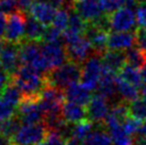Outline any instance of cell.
Instances as JSON below:
<instances>
[{
    "label": "cell",
    "instance_id": "cell-1",
    "mask_svg": "<svg viewBox=\"0 0 146 145\" xmlns=\"http://www.w3.org/2000/svg\"><path fill=\"white\" fill-rule=\"evenodd\" d=\"M12 81L19 88L23 97L38 96L47 83L46 75L28 65H21L12 76Z\"/></svg>",
    "mask_w": 146,
    "mask_h": 145
},
{
    "label": "cell",
    "instance_id": "cell-2",
    "mask_svg": "<svg viewBox=\"0 0 146 145\" xmlns=\"http://www.w3.org/2000/svg\"><path fill=\"white\" fill-rule=\"evenodd\" d=\"M46 79L48 84L64 91L68 85L78 82L81 79L80 64L67 60L61 66L47 72Z\"/></svg>",
    "mask_w": 146,
    "mask_h": 145
},
{
    "label": "cell",
    "instance_id": "cell-3",
    "mask_svg": "<svg viewBox=\"0 0 146 145\" xmlns=\"http://www.w3.org/2000/svg\"><path fill=\"white\" fill-rule=\"evenodd\" d=\"M40 42L24 40L19 43V57L21 65H28L42 74L49 72L48 65L42 53Z\"/></svg>",
    "mask_w": 146,
    "mask_h": 145
},
{
    "label": "cell",
    "instance_id": "cell-4",
    "mask_svg": "<svg viewBox=\"0 0 146 145\" xmlns=\"http://www.w3.org/2000/svg\"><path fill=\"white\" fill-rule=\"evenodd\" d=\"M49 129L43 123L21 124L19 129L11 138L12 145H37L48 134Z\"/></svg>",
    "mask_w": 146,
    "mask_h": 145
},
{
    "label": "cell",
    "instance_id": "cell-5",
    "mask_svg": "<svg viewBox=\"0 0 146 145\" xmlns=\"http://www.w3.org/2000/svg\"><path fill=\"white\" fill-rule=\"evenodd\" d=\"M102 72H104V63L102 60V56L93 53L82 64L80 80L91 91L97 90Z\"/></svg>",
    "mask_w": 146,
    "mask_h": 145
},
{
    "label": "cell",
    "instance_id": "cell-6",
    "mask_svg": "<svg viewBox=\"0 0 146 145\" xmlns=\"http://www.w3.org/2000/svg\"><path fill=\"white\" fill-rule=\"evenodd\" d=\"M38 96L23 97L21 98L17 115L23 124H35L44 122V112L38 104Z\"/></svg>",
    "mask_w": 146,
    "mask_h": 145
},
{
    "label": "cell",
    "instance_id": "cell-7",
    "mask_svg": "<svg viewBox=\"0 0 146 145\" xmlns=\"http://www.w3.org/2000/svg\"><path fill=\"white\" fill-rule=\"evenodd\" d=\"M27 14L21 11L13 12L8 15V24L4 33V42L19 44L25 40Z\"/></svg>",
    "mask_w": 146,
    "mask_h": 145
},
{
    "label": "cell",
    "instance_id": "cell-8",
    "mask_svg": "<svg viewBox=\"0 0 146 145\" xmlns=\"http://www.w3.org/2000/svg\"><path fill=\"white\" fill-rule=\"evenodd\" d=\"M110 30L123 32V31H131L135 27L137 21V13L133 9L123 7L117 11L109 15Z\"/></svg>",
    "mask_w": 146,
    "mask_h": 145
},
{
    "label": "cell",
    "instance_id": "cell-9",
    "mask_svg": "<svg viewBox=\"0 0 146 145\" xmlns=\"http://www.w3.org/2000/svg\"><path fill=\"white\" fill-rule=\"evenodd\" d=\"M64 46L68 60L80 65L83 64L89 59V57L92 56V53H94L91 42L84 34L74 41L73 43H69Z\"/></svg>",
    "mask_w": 146,
    "mask_h": 145
},
{
    "label": "cell",
    "instance_id": "cell-10",
    "mask_svg": "<svg viewBox=\"0 0 146 145\" xmlns=\"http://www.w3.org/2000/svg\"><path fill=\"white\" fill-rule=\"evenodd\" d=\"M42 53L47 62L49 72L64 64L68 60L63 43H44L41 45Z\"/></svg>",
    "mask_w": 146,
    "mask_h": 145
},
{
    "label": "cell",
    "instance_id": "cell-11",
    "mask_svg": "<svg viewBox=\"0 0 146 145\" xmlns=\"http://www.w3.org/2000/svg\"><path fill=\"white\" fill-rule=\"evenodd\" d=\"M109 102L108 98L102 96V94H94L89 104L86 105V113H88V120L93 123L102 124L106 120L110 113Z\"/></svg>",
    "mask_w": 146,
    "mask_h": 145
},
{
    "label": "cell",
    "instance_id": "cell-12",
    "mask_svg": "<svg viewBox=\"0 0 146 145\" xmlns=\"http://www.w3.org/2000/svg\"><path fill=\"white\" fill-rule=\"evenodd\" d=\"M21 65L19 44L5 42L0 53V66H2L12 77Z\"/></svg>",
    "mask_w": 146,
    "mask_h": 145
},
{
    "label": "cell",
    "instance_id": "cell-13",
    "mask_svg": "<svg viewBox=\"0 0 146 145\" xmlns=\"http://www.w3.org/2000/svg\"><path fill=\"white\" fill-rule=\"evenodd\" d=\"M84 35L89 39V41L93 47V53L102 56L108 49V37L109 32L104 29L97 27L92 23H88L86 29L84 31Z\"/></svg>",
    "mask_w": 146,
    "mask_h": 145
},
{
    "label": "cell",
    "instance_id": "cell-14",
    "mask_svg": "<svg viewBox=\"0 0 146 145\" xmlns=\"http://www.w3.org/2000/svg\"><path fill=\"white\" fill-rule=\"evenodd\" d=\"M74 9L86 23H94L106 15L99 0H75Z\"/></svg>",
    "mask_w": 146,
    "mask_h": 145
},
{
    "label": "cell",
    "instance_id": "cell-15",
    "mask_svg": "<svg viewBox=\"0 0 146 145\" xmlns=\"http://www.w3.org/2000/svg\"><path fill=\"white\" fill-rule=\"evenodd\" d=\"M57 13V8L45 0H36L31 7L29 14L45 26H50Z\"/></svg>",
    "mask_w": 146,
    "mask_h": 145
},
{
    "label": "cell",
    "instance_id": "cell-16",
    "mask_svg": "<svg viewBox=\"0 0 146 145\" xmlns=\"http://www.w3.org/2000/svg\"><path fill=\"white\" fill-rule=\"evenodd\" d=\"M135 46V33L131 31L113 32L108 37V49L127 51L128 49Z\"/></svg>",
    "mask_w": 146,
    "mask_h": 145
},
{
    "label": "cell",
    "instance_id": "cell-17",
    "mask_svg": "<svg viewBox=\"0 0 146 145\" xmlns=\"http://www.w3.org/2000/svg\"><path fill=\"white\" fill-rule=\"evenodd\" d=\"M63 92H64V97L67 100L73 101V102H76V104L82 106L88 105L92 96H93L91 94L92 91L88 89L82 82L79 83V81L68 85Z\"/></svg>",
    "mask_w": 146,
    "mask_h": 145
},
{
    "label": "cell",
    "instance_id": "cell-18",
    "mask_svg": "<svg viewBox=\"0 0 146 145\" xmlns=\"http://www.w3.org/2000/svg\"><path fill=\"white\" fill-rule=\"evenodd\" d=\"M62 116L69 124H76L88 118L86 108L82 105L66 100L62 106Z\"/></svg>",
    "mask_w": 146,
    "mask_h": 145
},
{
    "label": "cell",
    "instance_id": "cell-19",
    "mask_svg": "<svg viewBox=\"0 0 146 145\" xmlns=\"http://www.w3.org/2000/svg\"><path fill=\"white\" fill-rule=\"evenodd\" d=\"M97 93L102 94L108 99H113L116 93V72L108 71L104 67V72L97 86Z\"/></svg>",
    "mask_w": 146,
    "mask_h": 145
},
{
    "label": "cell",
    "instance_id": "cell-20",
    "mask_svg": "<svg viewBox=\"0 0 146 145\" xmlns=\"http://www.w3.org/2000/svg\"><path fill=\"white\" fill-rule=\"evenodd\" d=\"M104 67L113 72H118L126 63V53L119 50H107L102 55Z\"/></svg>",
    "mask_w": 146,
    "mask_h": 145
},
{
    "label": "cell",
    "instance_id": "cell-21",
    "mask_svg": "<svg viewBox=\"0 0 146 145\" xmlns=\"http://www.w3.org/2000/svg\"><path fill=\"white\" fill-rule=\"evenodd\" d=\"M46 27L34 17L27 16L26 21V30H25V40L34 41V42H43L44 33Z\"/></svg>",
    "mask_w": 146,
    "mask_h": 145
},
{
    "label": "cell",
    "instance_id": "cell-22",
    "mask_svg": "<svg viewBox=\"0 0 146 145\" xmlns=\"http://www.w3.org/2000/svg\"><path fill=\"white\" fill-rule=\"evenodd\" d=\"M116 89H117V94L121 96L122 100H125L127 102L138 99L140 97L138 88L129 83L128 81L124 80L118 75L116 76Z\"/></svg>",
    "mask_w": 146,
    "mask_h": 145
},
{
    "label": "cell",
    "instance_id": "cell-23",
    "mask_svg": "<svg viewBox=\"0 0 146 145\" xmlns=\"http://www.w3.org/2000/svg\"><path fill=\"white\" fill-rule=\"evenodd\" d=\"M117 74L121 78L128 81L129 83L133 84L137 88H140L143 84L140 69H137V67H134V66L128 64V63H125Z\"/></svg>",
    "mask_w": 146,
    "mask_h": 145
},
{
    "label": "cell",
    "instance_id": "cell-24",
    "mask_svg": "<svg viewBox=\"0 0 146 145\" xmlns=\"http://www.w3.org/2000/svg\"><path fill=\"white\" fill-rule=\"evenodd\" d=\"M83 145H113V143L107 129L97 128L86 137Z\"/></svg>",
    "mask_w": 146,
    "mask_h": 145
},
{
    "label": "cell",
    "instance_id": "cell-25",
    "mask_svg": "<svg viewBox=\"0 0 146 145\" xmlns=\"http://www.w3.org/2000/svg\"><path fill=\"white\" fill-rule=\"evenodd\" d=\"M107 131L112 139L113 145H134V139L124 130L123 125L115 126L113 128L108 129Z\"/></svg>",
    "mask_w": 146,
    "mask_h": 145
},
{
    "label": "cell",
    "instance_id": "cell-26",
    "mask_svg": "<svg viewBox=\"0 0 146 145\" xmlns=\"http://www.w3.org/2000/svg\"><path fill=\"white\" fill-rule=\"evenodd\" d=\"M126 63L137 69H141L146 64V51L139 47H132L126 51Z\"/></svg>",
    "mask_w": 146,
    "mask_h": 145
},
{
    "label": "cell",
    "instance_id": "cell-27",
    "mask_svg": "<svg viewBox=\"0 0 146 145\" xmlns=\"http://www.w3.org/2000/svg\"><path fill=\"white\" fill-rule=\"evenodd\" d=\"M93 126H94V123L91 122L90 120H88V118L79 122V123H76V124H74L72 126L70 137L76 138V139L81 140L83 142L90 133L93 131Z\"/></svg>",
    "mask_w": 146,
    "mask_h": 145
},
{
    "label": "cell",
    "instance_id": "cell-28",
    "mask_svg": "<svg viewBox=\"0 0 146 145\" xmlns=\"http://www.w3.org/2000/svg\"><path fill=\"white\" fill-rule=\"evenodd\" d=\"M21 121L18 115L9 118L7 121L1 122L0 123V132H2L3 134H5L7 137L12 138L15 132L19 129V127L21 126Z\"/></svg>",
    "mask_w": 146,
    "mask_h": 145
},
{
    "label": "cell",
    "instance_id": "cell-29",
    "mask_svg": "<svg viewBox=\"0 0 146 145\" xmlns=\"http://www.w3.org/2000/svg\"><path fill=\"white\" fill-rule=\"evenodd\" d=\"M86 26H88V23L79 15V13H78L74 8L69 9L68 28L74 30V31H77V32L81 33V34H84Z\"/></svg>",
    "mask_w": 146,
    "mask_h": 145
},
{
    "label": "cell",
    "instance_id": "cell-30",
    "mask_svg": "<svg viewBox=\"0 0 146 145\" xmlns=\"http://www.w3.org/2000/svg\"><path fill=\"white\" fill-rule=\"evenodd\" d=\"M129 115L139 121L146 120V104L141 99H134L129 102Z\"/></svg>",
    "mask_w": 146,
    "mask_h": 145
},
{
    "label": "cell",
    "instance_id": "cell-31",
    "mask_svg": "<svg viewBox=\"0 0 146 145\" xmlns=\"http://www.w3.org/2000/svg\"><path fill=\"white\" fill-rule=\"evenodd\" d=\"M51 25L53 27L58 28L59 30H61L62 32L65 31L68 28L69 25V9L60 8L59 10H57L56 16L53 18V21Z\"/></svg>",
    "mask_w": 146,
    "mask_h": 145
},
{
    "label": "cell",
    "instance_id": "cell-32",
    "mask_svg": "<svg viewBox=\"0 0 146 145\" xmlns=\"http://www.w3.org/2000/svg\"><path fill=\"white\" fill-rule=\"evenodd\" d=\"M17 108L18 106L10 102L3 97H0V123L15 116L17 114Z\"/></svg>",
    "mask_w": 146,
    "mask_h": 145
},
{
    "label": "cell",
    "instance_id": "cell-33",
    "mask_svg": "<svg viewBox=\"0 0 146 145\" xmlns=\"http://www.w3.org/2000/svg\"><path fill=\"white\" fill-rule=\"evenodd\" d=\"M62 32L61 30L51 26H47L44 33L43 42L44 43H61L62 42Z\"/></svg>",
    "mask_w": 146,
    "mask_h": 145
},
{
    "label": "cell",
    "instance_id": "cell-34",
    "mask_svg": "<svg viewBox=\"0 0 146 145\" xmlns=\"http://www.w3.org/2000/svg\"><path fill=\"white\" fill-rule=\"evenodd\" d=\"M102 10L106 14H112L118 9L125 7V0H99Z\"/></svg>",
    "mask_w": 146,
    "mask_h": 145
},
{
    "label": "cell",
    "instance_id": "cell-35",
    "mask_svg": "<svg viewBox=\"0 0 146 145\" xmlns=\"http://www.w3.org/2000/svg\"><path fill=\"white\" fill-rule=\"evenodd\" d=\"M122 125L126 132L130 134V136H133V134L139 132V130L141 128V125H142V121H139V120L129 115L125 121L123 122Z\"/></svg>",
    "mask_w": 146,
    "mask_h": 145
},
{
    "label": "cell",
    "instance_id": "cell-36",
    "mask_svg": "<svg viewBox=\"0 0 146 145\" xmlns=\"http://www.w3.org/2000/svg\"><path fill=\"white\" fill-rule=\"evenodd\" d=\"M65 141L66 140L62 137L60 133L49 130L46 138L37 145H65Z\"/></svg>",
    "mask_w": 146,
    "mask_h": 145
},
{
    "label": "cell",
    "instance_id": "cell-37",
    "mask_svg": "<svg viewBox=\"0 0 146 145\" xmlns=\"http://www.w3.org/2000/svg\"><path fill=\"white\" fill-rule=\"evenodd\" d=\"M16 11H18L16 0H0V13L9 15Z\"/></svg>",
    "mask_w": 146,
    "mask_h": 145
},
{
    "label": "cell",
    "instance_id": "cell-38",
    "mask_svg": "<svg viewBox=\"0 0 146 145\" xmlns=\"http://www.w3.org/2000/svg\"><path fill=\"white\" fill-rule=\"evenodd\" d=\"M12 80V77L5 69L0 66V97L2 96L4 90L8 86V84Z\"/></svg>",
    "mask_w": 146,
    "mask_h": 145
},
{
    "label": "cell",
    "instance_id": "cell-39",
    "mask_svg": "<svg viewBox=\"0 0 146 145\" xmlns=\"http://www.w3.org/2000/svg\"><path fill=\"white\" fill-rule=\"evenodd\" d=\"M135 13H137V21L139 27L146 29V5L141 4Z\"/></svg>",
    "mask_w": 146,
    "mask_h": 145
},
{
    "label": "cell",
    "instance_id": "cell-40",
    "mask_svg": "<svg viewBox=\"0 0 146 145\" xmlns=\"http://www.w3.org/2000/svg\"><path fill=\"white\" fill-rule=\"evenodd\" d=\"M36 0H16L17 2V10L23 13H29L31 7Z\"/></svg>",
    "mask_w": 146,
    "mask_h": 145
},
{
    "label": "cell",
    "instance_id": "cell-41",
    "mask_svg": "<svg viewBox=\"0 0 146 145\" xmlns=\"http://www.w3.org/2000/svg\"><path fill=\"white\" fill-rule=\"evenodd\" d=\"M7 24H8V17H7V14L0 13V39L4 36L5 29H7Z\"/></svg>",
    "mask_w": 146,
    "mask_h": 145
},
{
    "label": "cell",
    "instance_id": "cell-42",
    "mask_svg": "<svg viewBox=\"0 0 146 145\" xmlns=\"http://www.w3.org/2000/svg\"><path fill=\"white\" fill-rule=\"evenodd\" d=\"M65 145H83V142L81 140L76 139V138L70 137L65 141Z\"/></svg>",
    "mask_w": 146,
    "mask_h": 145
},
{
    "label": "cell",
    "instance_id": "cell-43",
    "mask_svg": "<svg viewBox=\"0 0 146 145\" xmlns=\"http://www.w3.org/2000/svg\"><path fill=\"white\" fill-rule=\"evenodd\" d=\"M0 145H12L11 138L7 137L5 134L0 132Z\"/></svg>",
    "mask_w": 146,
    "mask_h": 145
},
{
    "label": "cell",
    "instance_id": "cell-44",
    "mask_svg": "<svg viewBox=\"0 0 146 145\" xmlns=\"http://www.w3.org/2000/svg\"><path fill=\"white\" fill-rule=\"evenodd\" d=\"M140 72H141V77H142V81L144 84H146V64L143 65L140 69Z\"/></svg>",
    "mask_w": 146,
    "mask_h": 145
},
{
    "label": "cell",
    "instance_id": "cell-45",
    "mask_svg": "<svg viewBox=\"0 0 146 145\" xmlns=\"http://www.w3.org/2000/svg\"><path fill=\"white\" fill-rule=\"evenodd\" d=\"M140 98L146 104V84L141 88V91H140Z\"/></svg>",
    "mask_w": 146,
    "mask_h": 145
},
{
    "label": "cell",
    "instance_id": "cell-46",
    "mask_svg": "<svg viewBox=\"0 0 146 145\" xmlns=\"http://www.w3.org/2000/svg\"><path fill=\"white\" fill-rule=\"evenodd\" d=\"M138 134H141V136L146 137V120L145 121H143L142 125H141V128H140V130H139Z\"/></svg>",
    "mask_w": 146,
    "mask_h": 145
},
{
    "label": "cell",
    "instance_id": "cell-47",
    "mask_svg": "<svg viewBox=\"0 0 146 145\" xmlns=\"http://www.w3.org/2000/svg\"><path fill=\"white\" fill-rule=\"evenodd\" d=\"M64 1V8L66 9H72L74 8V3H75V0H63Z\"/></svg>",
    "mask_w": 146,
    "mask_h": 145
},
{
    "label": "cell",
    "instance_id": "cell-48",
    "mask_svg": "<svg viewBox=\"0 0 146 145\" xmlns=\"http://www.w3.org/2000/svg\"><path fill=\"white\" fill-rule=\"evenodd\" d=\"M138 1V3L141 5V4H144V5H146V0H137Z\"/></svg>",
    "mask_w": 146,
    "mask_h": 145
},
{
    "label": "cell",
    "instance_id": "cell-49",
    "mask_svg": "<svg viewBox=\"0 0 146 145\" xmlns=\"http://www.w3.org/2000/svg\"><path fill=\"white\" fill-rule=\"evenodd\" d=\"M3 42L1 41V39H0V53H1V50H2V47H3Z\"/></svg>",
    "mask_w": 146,
    "mask_h": 145
},
{
    "label": "cell",
    "instance_id": "cell-50",
    "mask_svg": "<svg viewBox=\"0 0 146 145\" xmlns=\"http://www.w3.org/2000/svg\"><path fill=\"white\" fill-rule=\"evenodd\" d=\"M45 1H46V0H45Z\"/></svg>",
    "mask_w": 146,
    "mask_h": 145
}]
</instances>
